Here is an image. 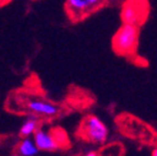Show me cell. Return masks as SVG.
Returning <instances> with one entry per match:
<instances>
[{"label": "cell", "instance_id": "obj_6", "mask_svg": "<svg viewBox=\"0 0 157 156\" xmlns=\"http://www.w3.org/2000/svg\"><path fill=\"white\" fill-rule=\"evenodd\" d=\"M26 108L36 117L50 118L55 117L59 112V107L56 104L45 99H38V98L29 100L26 104Z\"/></svg>", "mask_w": 157, "mask_h": 156}, {"label": "cell", "instance_id": "obj_1", "mask_svg": "<svg viewBox=\"0 0 157 156\" xmlns=\"http://www.w3.org/2000/svg\"><path fill=\"white\" fill-rule=\"evenodd\" d=\"M139 45V29L136 25L123 23L113 38V49L118 55L132 56Z\"/></svg>", "mask_w": 157, "mask_h": 156}, {"label": "cell", "instance_id": "obj_4", "mask_svg": "<svg viewBox=\"0 0 157 156\" xmlns=\"http://www.w3.org/2000/svg\"><path fill=\"white\" fill-rule=\"evenodd\" d=\"M150 13V5L147 0H124L121 11L123 22L133 25H141L145 22Z\"/></svg>", "mask_w": 157, "mask_h": 156}, {"label": "cell", "instance_id": "obj_7", "mask_svg": "<svg viewBox=\"0 0 157 156\" xmlns=\"http://www.w3.org/2000/svg\"><path fill=\"white\" fill-rule=\"evenodd\" d=\"M15 152L19 156H38L39 150L33 138H22L17 143Z\"/></svg>", "mask_w": 157, "mask_h": 156}, {"label": "cell", "instance_id": "obj_3", "mask_svg": "<svg viewBox=\"0 0 157 156\" xmlns=\"http://www.w3.org/2000/svg\"><path fill=\"white\" fill-rule=\"evenodd\" d=\"M33 139L39 151L43 152H54L69 144L67 134L59 129L47 130L45 128H39L33 135Z\"/></svg>", "mask_w": 157, "mask_h": 156}, {"label": "cell", "instance_id": "obj_8", "mask_svg": "<svg viewBox=\"0 0 157 156\" xmlns=\"http://www.w3.org/2000/svg\"><path fill=\"white\" fill-rule=\"evenodd\" d=\"M40 128V123H39L38 118L35 117H29L22 123L21 128H20V137L21 138H33L35 132Z\"/></svg>", "mask_w": 157, "mask_h": 156}, {"label": "cell", "instance_id": "obj_10", "mask_svg": "<svg viewBox=\"0 0 157 156\" xmlns=\"http://www.w3.org/2000/svg\"><path fill=\"white\" fill-rule=\"evenodd\" d=\"M152 156H157V147H156V149H154V150H153Z\"/></svg>", "mask_w": 157, "mask_h": 156}, {"label": "cell", "instance_id": "obj_9", "mask_svg": "<svg viewBox=\"0 0 157 156\" xmlns=\"http://www.w3.org/2000/svg\"><path fill=\"white\" fill-rule=\"evenodd\" d=\"M83 156H97V154H96L95 152H88V153L84 154Z\"/></svg>", "mask_w": 157, "mask_h": 156}, {"label": "cell", "instance_id": "obj_12", "mask_svg": "<svg viewBox=\"0 0 157 156\" xmlns=\"http://www.w3.org/2000/svg\"><path fill=\"white\" fill-rule=\"evenodd\" d=\"M113 1H118V0H113Z\"/></svg>", "mask_w": 157, "mask_h": 156}, {"label": "cell", "instance_id": "obj_11", "mask_svg": "<svg viewBox=\"0 0 157 156\" xmlns=\"http://www.w3.org/2000/svg\"><path fill=\"white\" fill-rule=\"evenodd\" d=\"M13 156H19V155H17V154H15V155H13Z\"/></svg>", "mask_w": 157, "mask_h": 156}, {"label": "cell", "instance_id": "obj_2", "mask_svg": "<svg viewBox=\"0 0 157 156\" xmlns=\"http://www.w3.org/2000/svg\"><path fill=\"white\" fill-rule=\"evenodd\" d=\"M78 134L85 141L101 145L107 141L109 130L103 120L94 115H90L83 119Z\"/></svg>", "mask_w": 157, "mask_h": 156}, {"label": "cell", "instance_id": "obj_5", "mask_svg": "<svg viewBox=\"0 0 157 156\" xmlns=\"http://www.w3.org/2000/svg\"><path fill=\"white\" fill-rule=\"evenodd\" d=\"M106 0H67L66 9L72 21H80L103 7Z\"/></svg>", "mask_w": 157, "mask_h": 156}]
</instances>
